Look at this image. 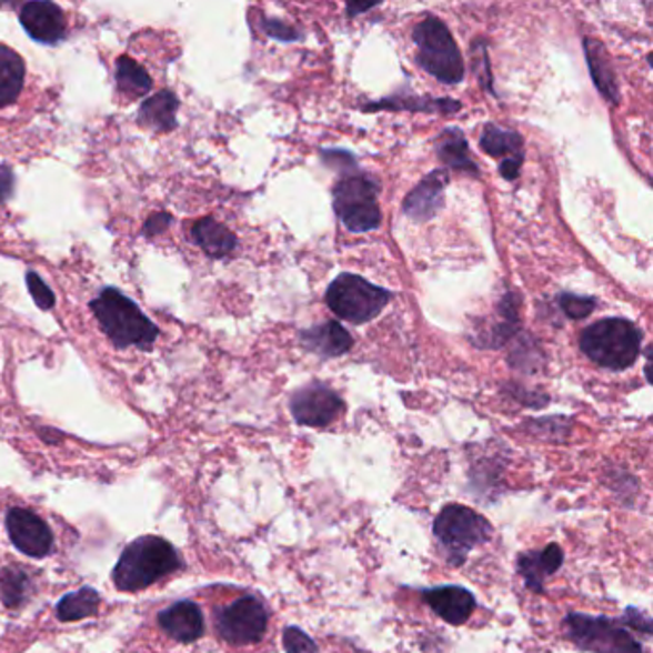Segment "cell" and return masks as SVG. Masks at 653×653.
Here are the masks:
<instances>
[{
    "label": "cell",
    "mask_w": 653,
    "mask_h": 653,
    "mask_svg": "<svg viewBox=\"0 0 653 653\" xmlns=\"http://www.w3.org/2000/svg\"><path fill=\"white\" fill-rule=\"evenodd\" d=\"M192 238L209 258H227L237 250L238 245L237 237L213 217H205L202 221H198L192 229Z\"/></svg>",
    "instance_id": "22"
},
{
    "label": "cell",
    "mask_w": 653,
    "mask_h": 653,
    "mask_svg": "<svg viewBox=\"0 0 653 653\" xmlns=\"http://www.w3.org/2000/svg\"><path fill=\"white\" fill-rule=\"evenodd\" d=\"M642 332L631 320H597L581 334V351L602 369H631L640 355Z\"/></svg>",
    "instance_id": "3"
},
{
    "label": "cell",
    "mask_w": 653,
    "mask_h": 653,
    "mask_svg": "<svg viewBox=\"0 0 653 653\" xmlns=\"http://www.w3.org/2000/svg\"><path fill=\"white\" fill-rule=\"evenodd\" d=\"M425 604L430 605L431 612L443 619L449 625H464L472 617L478 600L472 591H468L459 584H443L422 591Z\"/></svg>",
    "instance_id": "12"
},
{
    "label": "cell",
    "mask_w": 653,
    "mask_h": 653,
    "mask_svg": "<svg viewBox=\"0 0 653 653\" xmlns=\"http://www.w3.org/2000/svg\"><path fill=\"white\" fill-rule=\"evenodd\" d=\"M91 309L113 345L119 349L152 348L160 330L140 311V307L115 288H104L92 299Z\"/></svg>",
    "instance_id": "2"
},
{
    "label": "cell",
    "mask_w": 653,
    "mask_h": 653,
    "mask_svg": "<svg viewBox=\"0 0 653 653\" xmlns=\"http://www.w3.org/2000/svg\"><path fill=\"white\" fill-rule=\"evenodd\" d=\"M364 110H412V112H459L460 102L454 100H430V98H404V100H382Z\"/></svg>",
    "instance_id": "27"
},
{
    "label": "cell",
    "mask_w": 653,
    "mask_h": 653,
    "mask_svg": "<svg viewBox=\"0 0 653 653\" xmlns=\"http://www.w3.org/2000/svg\"><path fill=\"white\" fill-rule=\"evenodd\" d=\"M412 39L418 47V62L430 76L445 84H459L464 79V60L445 21L428 16L418 23Z\"/></svg>",
    "instance_id": "5"
},
{
    "label": "cell",
    "mask_w": 653,
    "mask_h": 653,
    "mask_svg": "<svg viewBox=\"0 0 653 653\" xmlns=\"http://www.w3.org/2000/svg\"><path fill=\"white\" fill-rule=\"evenodd\" d=\"M7 529L10 541L14 542L21 554L41 560L52 552L54 535L49 525L33 512L12 508L7 514Z\"/></svg>",
    "instance_id": "11"
},
{
    "label": "cell",
    "mask_w": 653,
    "mask_h": 653,
    "mask_svg": "<svg viewBox=\"0 0 653 653\" xmlns=\"http://www.w3.org/2000/svg\"><path fill=\"white\" fill-rule=\"evenodd\" d=\"M263 29L267 36L272 37V39H277V41L292 42L298 41L299 39V33L295 31V29L290 28L285 21L277 20V18L264 20Z\"/></svg>",
    "instance_id": "32"
},
{
    "label": "cell",
    "mask_w": 653,
    "mask_h": 653,
    "mask_svg": "<svg viewBox=\"0 0 653 653\" xmlns=\"http://www.w3.org/2000/svg\"><path fill=\"white\" fill-rule=\"evenodd\" d=\"M20 21L28 36L42 44H57L66 37V16L54 2L23 4Z\"/></svg>",
    "instance_id": "14"
},
{
    "label": "cell",
    "mask_w": 653,
    "mask_h": 653,
    "mask_svg": "<svg viewBox=\"0 0 653 653\" xmlns=\"http://www.w3.org/2000/svg\"><path fill=\"white\" fill-rule=\"evenodd\" d=\"M217 631L232 646H250L263 640L269 629V610L258 596L238 597L217 613Z\"/></svg>",
    "instance_id": "9"
},
{
    "label": "cell",
    "mask_w": 653,
    "mask_h": 653,
    "mask_svg": "<svg viewBox=\"0 0 653 653\" xmlns=\"http://www.w3.org/2000/svg\"><path fill=\"white\" fill-rule=\"evenodd\" d=\"M518 330H520V317H518L515 295L508 293L499 303L496 317L491 319V322L483 324L472 340L480 348L499 349L506 345L508 341L518 334Z\"/></svg>",
    "instance_id": "17"
},
{
    "label": "cell",
    "mask_w": 653,
    "mask_h": 653,
    "mask_svg": "<svg viewBox=\"0 0 653 653\" xmlns=\"http://www.w3.org/2000/svg\"><path fill=\"white\" fill-rule=\"evenodd\" d=\"M391 301V292L356 274H340L330 284L326 303L332 313L351 324H364L382 313Z\"/></svg>",
    "instance_id": "7"
},
{
    "label": "cell",
    "mask_w": 653,
    "mask_h": 653,
    "mask_svg": "<svg viewBox=\"0 0 653 653\" xmlns=\"http://www.w3.org/2000/svg\"><path fill=\"white\" fill-rule=\"evenodd\" d=\"M565 639L591 653H644V647L621 621L604 615L570 613L563 619Z\"/></svg>",
    "instance_id": "6"
},
{
    "label": "cell",
    "mask_w": 653,
    "mask_h": 653,
    "mask_svg": "<svg viewBox=\"0 0 653 653\" xmlns=\"http://www.w3.org/2000/svg\"><path fill=\"white\" fill-rule=\"evenodd\" d=\"M26 284H28L31 298L36 299L37 307L42 311H50L57 305V295L50 290L49 285L42 282L41 277L36 271H28L26 274Z\"/></svg>",
    "instance_id": "31"
},
{
    "label": "cell",
    "mask_w": 653,
    "mask_h": 653,
    "mask_svg": "<svg viewBox=\"0 0 653 653\" xmlns=\"http://www.w3.org/2000/svg\"><path fill=\"white\" fill-rule=\"evenodd\" d=\"M100 604V596L97 591H92L89 586H84L81 591L71 592L60 600L58 604V619L63 623H71V621H81L84 617H91L98 610Z\"/></svg>",
    "instance_id": "26"
},
{
    "label": "cell",
    "mask_w": 653,
    "mask_h": 653,
    "mask_svg": "<svg viewBox=\"0 0 653 653\" xmlns=\"http://www.w3.org/2000/svg\"><path fill=\"white\" fill-rule=\"evenodd\" d=\"M26 83V62L14 50L0 44V108L14 104Z\"/></svg>",
    "instance_id": "24"
},
{
    "label": "cell",
    "mask_w": 653,
    "mask_h": 653,
    "mask_svg": "<svg viewBox=\"0 0 653 653\" xmlns=\"http://www.w3.org/2000/svg\"><path fill=\"white\" fill-rule=\"evenodd\" d=\"M282 644H284L285 653H319L317 642L299 626H285Z\"/></svg>",
    "instance_id": "30"
},
{
    "label": "cell",
    "mask_w": 653,
    "mask_h": 653,
    "mask_svg": "<svg viewBox=\"0 0 653 653\" xmlns=\"http://www.w3.org/2000/svg\"><path fill=\"white\" fill-rule=\"evenodd\" d=\"M171 221H173V219H171V215H168V213H155V215L150 217L147 224H144V234H147V237L161 234V232L168 230Z\"/></svg>",
    "instance_id": "34"
},
{
    "label": "cell",
    "mask_w": 653,
    "mask_h": 653,
    "mask_svg": "<svg viewBox=\"0 0 653 653\" xmlns=\"http://www.w3.org/2000/svg\"><path fill=\"white\" fill-rule=\"evenodd\" d=\"M290 411L298 424L307 428H326L345 411V403L332 388L313 382L295 391L290 401Z\"/></svg>",
    "instance_id": "10"
},
{
    "label": "cell",
    "mask_w": 653,
    "mask_h": 653,
    "mask_svg": "<svg viewBox=\"0 0 653 653\" xmlns=\"http://www.w3.org/2000/svg\"><path fill=\"white\" fill-rule=\"evenodd\" d=\"M563 565V550L556 542H550L544 549L528 550L515 560L518 573L522 575L525 589L536 594L544 592L546 579L556 575Z\"/></svg>",
    "instance_id": "16"
},
{
    "label": "cell",
    "mask_w": 653,
    "mask_h": 653,
    "mask_svg": "<svg viewBox=\"0 0 653 653\" xmlns=\"http://www.w3.org/2000/svg\"><path fill=\"white\" fill-rule=\"evenodd\" d=\"M115 81H118L119 92H123L127 98H140L152 91V77L148 71L134 62L132 58L119 57L115 63Z\"/></svg>",
    "instance_id": "25"
},
{
    "label": "cell",
    "mask_w": 653,
    "mask_h": 653,
    "mask_svg": "<svg viewBox=\"0 0 653 653\" xmlns=\"http://www.w3.org/2000/svg\"><path fill=\"white\" fill-rule=\"evenodd\" d=\"M557 305H560L567 319L583 320L594 311L596 299L575 295V293H560L557 295Z\"/></svg>",
    "instance_id": "29"
},
{
    "label": "cell",
    "mask_w": 653,
    "mask_h": 653,
    "mask_svg": "<svg viewBox=\"0 0 653 653\" xmlns=\"http://www.w3.org/2000/svg\"><path fill=\"white\" fill-rule=\"evenodd\" d=\"M334 209L351 232H370L382 224L378 184L366 174H348L334 187Z\"/></svg>",
    "instance_id": "8"
},
{
    "label": "cell",
    "mask_w": 653,
    "mask_h": 653,
    "mask_svg": "<svg viewBox=\"0 0 653 653\" xmlns=\"http://www.w3.org/2000/svg\"><path fill=\"white\" fill-rule=\"evenodd\" d=\"M181 567L173 544L161 536H140L129 544L113 570L119 591H144Z\"/></svg>",
    "instance_id": "1"
},
{
    "label": "cell",
    "mask_w": 653,
    "mask_h": 653,
    "mask_svg": "<svg viewBox=\"0 0 653 653\" xmlns=\"http://www.w3.org/2000/svg\"><path fill=\"white\" fill-rule=\"evenodd\" d=\"M449 184V174L445 169H438L420 181L416 188H412L404 200V213L416 223H425L438 215L445 203V188Z\"/></svg>",
    "instance_id": "15"
},
{
    "label": "cell",
    "mask_w": 653,
    "mask_h": 653,
    "mask_svg": "<svg viewBox=\"0 0 653 653\" xmlns=\"http://www.w3.org/2000/svg\"><path fill=\"white\" fill-rule=\"evenodd\" d=\"M12 182H14L12 173L7 168L2 169L0 171V202H4L8 195H10V192H12Z\"/></svg>",
    "instance_id": "35"
},
{
    "label": "cell",
    "mask_w": 653,
    "mask_h": 653,
    "mask_svg": "<svg viewBox=\"0 0 653 653\" xmlns=\"http://www.w3.org/2000/svg\"><path fill=\"white\" fill-rule=\"evenodd\" d=\"M301 343L314 355L332 359V356L345 355L353 348V338L340 322H324L320 326L309 328L301 332Z\"/></svg>",
    "instance_id": "19"
},
{
    "label": "cell",
    "mask_w": 653,
    "mask_h": 653,
    "mask_svg": "<svg viewBox=\"0 0 653 653\" xmlns=\"http://www.w3.org/2000/svg\"><path fill=\"white\" fill-rule=\"evenodd\" d=\"M179 98L173 91L155 92L140 106L139 123L152 131L168 132L177 127Z\"/></svg>",
    "instance_id": "21"
},
{
    "label": "cell",
    "mask_w": 653,
    "mask_h": 653,
    "mask_svg": "<svg viewBox=\"0 0 653 653\" xmlns=\"http://www.w3.org/2000/svg\"><path fill=\"white\" fill-rule=\"evenodd\" d=\"M621 625L633 626L634 631L652 636V619L647 617L646 613L640 612L636 607H626L623 617H621Z\"/></svg>",
    "instance_id": "33"
},
{
    "label": "cell",
    "mask_w": 653,
    "mask_h": 653,
    "mask_svg": "<svg viewBox=\"0 0 653 653\" xmlns=\"http://www.w3.org/2000/svg\"><path fill=\"white\" fill-rule=\"evenodd\" d=\"M438 158L452 171L478 174V163L470 155L468 140L460 129H446L438 137Z\"/></svg>",
    "instance_id": "23"
},
{
    "label": "cell",
    "mask_w": 653,
    "mask_h": 653,
    "mask_svg": "<svg viewBox=\"0 0 653 653\" xmlns=\"http://www.w3.org/2000/svg\"><path fill=\"white\" fill-rule=\"evenodd\" d=\"M374 7L375 4H372V2H370V4H349L348 14L351 16V18H355V16L361 14V12H366V10Z\"/></svg>",
    "instance_id": "36"
},
{
    "label": "cell",
    "mask_w": 653,
    "mask_h": 653,
    "mask_svg": "<svg viewBox=\"0 0 653 653\" xmlns=\"http://www.w3.org/2000/svg\"><path fill=\"white\" fill-rule=\"evenodd\" d=\"M158 621H160L161 629L171 639L187 642V644L202 639L203 631H205L202 612L192 602H179V604L171 605L165 612L160 613Z\"/></svg>",
    "instance_id": "18"
},
{
    "label": "cell",
    "mask_w": 653,
    "mask_h": 653,
    "mask_svg": "<svg viewBox=\"0 0 653 653\" xmlns=\"http://www.w3.org/2000/svg\"><path fill=\"white\" fill-rule=\"evenodd\" d=\"M584 54H586V63L597 91L602 92V97L610 100L612 104H619L621 98H619L617 79L604 44L596 39H584Z\"/></svg>",
    "instance_id": "20"
},
{
    "label": "cell",
    "mask_w": 653,
    "mask_h": 653,
    "mask_svg": "<svg viewBox=\"0 0 653 653\" xmlns=\"http://www.w3.org/2000/svg\"><path fill=\"white\" fill-rule=\"evenodd\" d=\"M481 148L491 158L501 160L499 171L506 181H515L520 177L523 158H525L523 155V139L520 132L508 131V129L489 123L483 129V134H481Z\"/></svg>",
    "instance_id": "13"
},
{
    "label": "cell",
    "mask_w": 653,
    "mask_h": 653,
    "mask_svg": "<svg viewBox=\"0 0 653 653\" xmlns=\"http://www.w3.org/2000/svg\"><path fill=\"white\" fill-rule=\"evenodd\" d=\"M29 591H31V581L23 571L18 570V567H8V570L2 571V575H0V597L8 607L23 604Z\"/></svg>",
    "instance_id": "28"
},
{
    "label": "cell",
    "mask_w": 653,
    "mask_h": 653,
    "mask_svg": "<svg viewBox=\"0 0 653 653\" xmlns=\"http://www.w3.org/2000/svg\"><path fill=\"white\" fill-rule=\"evenodd\" d=\"M433 535L445 552L446 562L460 567L472 550L491 541L493 525L485 515L464 504H449L433 520Z\"/></svg>",
    "instance_id": "4"
}]
</instances>
